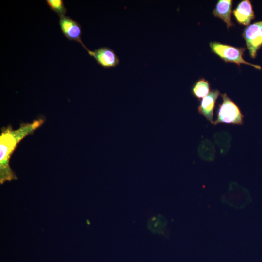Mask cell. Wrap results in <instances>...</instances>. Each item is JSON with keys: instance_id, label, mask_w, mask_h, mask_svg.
Masks as SVG:
<instances>
[{"instance_id": "obj_1", "label": "cell", "mask_w": 262, "mask_h": 262, "mask_svg": "<svg viewBox=\"0 0 262 262\" xmlns=\"http://www.w3.org/2000/svg\"><path fill=\"white\" fill-rule=\"evenodd\" d=\"M44 122L41 119L32 123H22L19 127L13 130L11 126L3 128L0 136V182L16 179L11 169L9 161L11 155L19 142L25 137L32 134Z\"/></svg>"}, {"instance_id": "obj_2", "label": "cell", "mask_w": 262, "mask_h": 262, "mask_svg": "<svg viewBox=\"0 0 262 262\" xmlns=\"http://www.w3.org/2000/svg\"><path fill=\"white\" fill-rule=\"evenodd\" d=\"M221 96L222 102L219 105L213 125L220 123L243 125L244 116L239 107L226 93L221 94Z\"/></svg>"}, {"instance_id": "obj_3", "label": "cell", "mask_w": 262, "mask_h": 262, "mask_svg": "<svg viewBox=\"0 0 262 262\" xmlns=\"http://www.w3.org/2000/svg\"><path fill=\"white\" fill-rule=\"evenodd\" d=\"M212 51L226 62H232L238 66L243 64L251 66L257 69H261L260 66L246 61L243 55L245 48H237L217 42L209 44Z\"/></svg>"}, {"instance_id": "obj_4", "label": "cell", "mask_w": 262, "mask_h": 262, "mask_svg": "<svg viewBox=\"0 0 262 262\" xmlns=\"http://www.w3.org/2000/svg\"><path fill=\"white\" fill-rule=\"evenodd\" d=\"M242 36L246 41L250 56L255 58L258 51L262 47V21L246 27Z\"/></svg>"}, {"instance_id": "obj_5", "label": "cell", "mask_w": 262, "mask_h": 262, "mask_svg": "<svg viewBox=\"0 0 262 262\" xmlns=\"http://www.w3.org/2000/svg\"><path fill=\"white\" fill-rule=\"evenodd\" d=\"M59 23L63 35L67 39L80 43L87 52L90 50L82 41V27L78 22L65 16L60 17Z\"/></svg>"}, {"instance_id": "obj_6", "label": "cell", "mask_w": 262, "mask_h": 262, "mask_svg": "<svg viewBox=\"0 0 262 262\" xmlns=\"http://www.w3.org/2000/svg\"><path fill=\"white\" fill-rule=\"evenodd\" d=\"M87 52L95 59L98 64L104 68L116 67L120 63L119 58L115 52L107 47H100Z\"/></svg>"}, {"instance_id": "obj_7", "label": "cell", "mask_w": 262, "mask_h": 262, "mask_svg": "<svg viewBox=\"0 0 262 262\" xmlns=\"http://www.w3.org/2000/svg\"><path fill=\"white\" fill-rule=\"evenodd\" d=\"M220 94L218 89L212 90L201 99L197 108L198 113L209 122L213 124V111L216 101Z\"/></svg>"}, {"instance_id": "obj_8", "label": "cell", "mask_w": 262, "mask_h": 262, "mask_svg": "<svg viewBox=\"0 0 262 262\" xmlns=\"http://www.w3.org/2000/svg\"><path fill=\"white\" fill-rule=\"evenodd\" d=\"M233 14L237 22L245 26L248 25L255 18L253 7L249 0L241 1L233 11Z\"/></svg>"}, {"instance_id": "obj_9", "label": "cell", "mask_w": 262, "mask_h": 262, "mask_svg": "<svg viewBox=\"0 0 262 262\" xmlns=\"http://www.w3.org/2000/svg\"><path fill=\"white\" fill-rule=\"evenodd\" d=\"M232 3L231 0H219L213 11L214 16L222 19L228 28L234 26L231 21Z\"/></svg>"}, {"instance_id": "obj_10", "label": "cell", "mask_w": 262, "mask_h": 262, "mask_svg": "<svg viewBox=\"0 0 262 262\" xmlns=\"http://www.w3.org/2000/svg\"><path fill=\"white\" fill-rule=\"evenodd\" d=\"M192 95L199 100L210 92V85L205 79H200L194 83L191 89Z\"/></svg>"}, {"instance_id": "obj_11", "label": "cell", "mask_w": 262, "mask_h": 262, "mask_svg": "<svg viewBox=\"0 0 262 262\" xmlns=\"http://www.w3.org/2000/svg\"><path fill=\"white\" fill-rule=\"evenodd\" d=\"M198 153L202 159L206 160H213L215 156L214 147L211 141L205 140L199 145Z\"/></svg>"}, {"instance_id": "obj_12", "label": "cell", "mask_w": 262, "mask_h": 262, "mask_svg": "<svg viewBox=\"0 0 262 262\" xmlns=\"http://www.w3.org/2000/svg\"><path fill=\"white\" fill-rule=\"evenodd\" d=\"M46 3L50 9L56 13L59 17L65 16L67 13V9L62 0H46Z\"/></svg>"}]
</instances>
